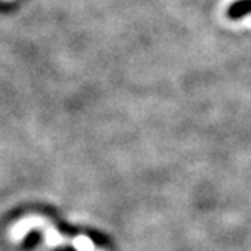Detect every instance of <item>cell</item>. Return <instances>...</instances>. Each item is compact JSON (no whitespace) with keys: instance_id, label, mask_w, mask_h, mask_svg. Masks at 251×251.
<instances>
[{"instance_id":"6da1fadb","label":"cell","mask_w":251,"mask_h":251,"mask_svg":"<svg viewBox=\"0 0 251 251\" xmlns=\"http://www.w3.org/2000/svg\"><path fill=\"white\" fill-rule=\"evenodd\" d=\"M251 12V0H238V2L233 3L230 8H228V17L230 19H241V17L247 15Z\"/></svg>"}]
</instances>
